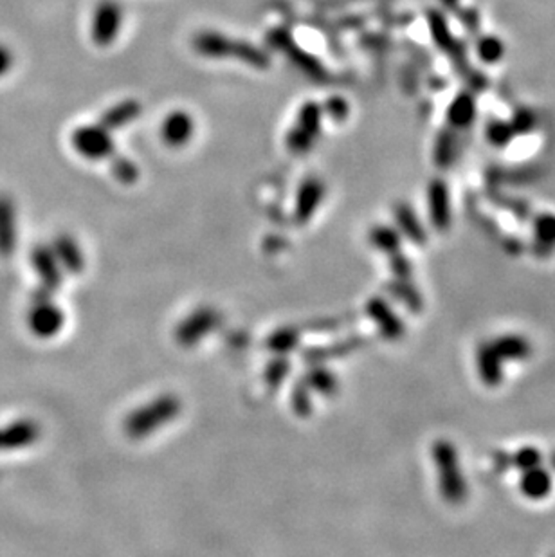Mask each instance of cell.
<instances>
[{
  "label": "cell",
  "instance_id": "6da1fadb",
  "mask_svg": "<svg viewBox=\"0 0 555 557\" xmlns=\"http://www.w3.org/2000/svg\"><path fill=\"white\" fill-rule=\"evenodd\" d=\"M193 49L206 58H237L256 69L269 67V55L256 46L242 40H233L217 31H201L193 39Z\"/></svg>",
  "mask_w": 555,
  "mask_h": 557
},
{
  "label": "cell",
  "instance_id": "7a4b0ae2",
  "mask_svg": "<svg viewBox=\"0 0 555 557\" xmlns=\"http://www.w3.org/2000/svg\"><path fill=\"white\" fill-rule=\"evenodd\" d=\"M433 462L438 469V481H440V492L443 499L451 505H460L467 498V481L461 474L460 462H458V451L449 440H436L433 444Z\"/></svg>",
  "mask_w": 555,
  "mask_h": 557
},
{
  "label": "cell",
  "instance_id": "3957f363",
  "mask_svg": "<svg viewBox=\"0 0 555 557\" xmlns=\"http://www.w3.org/2000/svg\"><path fill=\"white\" fill-rule=\"evenodd\" d=\"M321 118L323 109L314 102H309L300 109L296 123L285 138L287 148L292 154H305L312 148L316 138L321 134Z\"/></svg>",
  "mask_w": 555,
  "mask_h": 557
},
{
  "label": "cell",
  "instance_id": "277c9868",
  "mask_svg": "<svg viewBox=\"0 0 555 557\" xmlns=\"http://www.w3.org/2000/svg\"><path fill=\"white\" fill-rule=\"evenodd\" d=\"M71 143L75 150L89 161H102L114 154L112 136L102 125H84L76 129L71 136Z\"/></svg>",
  "mask_w": 555,
  "mask_h": 557
},
{
  "label": "cell",
  "instance_id": "5b68a950",
  "mask_svg": "<svg viewBox=\"0 0 555 557\" xmlns=\"http://www.w3.org/2000/svg\"><path fill=\"white\" fill-rule=\"evenodd\" d=\"M121 26H123V8L116 3V0H103V3L98 4L93 17V28H91L93 42L100 48L112 46L121 33Z\"/></svg>",
  "mask_w": 555,
  "mask_h": 557
},
{
  "label": "cell",
  "instance_id": "8992f818",
  "mask_svg": "<svg viewBox=\"0 0 555 557\" xmlns=\"http://www.w3.org/2000/svg\"><path fill=\"white\" fill-rule=\"evenodd\" d=\"M267 42L274 48V49H280L283 53H287V57L294 62L296 67H300L303 73H307L310 78L314 80H319L325 76V69L323 66L312 58L309 53L301 51L300 48L294 46L292 39L283 31V30H274L269 33L267 37Z\"/></svg>",
  "mask_w": 555,
  "mask_h": 557
},
{
  "label": "cell",
  "instance_id": "52a82bcc",
  "mask_svg": "<svg viewBox=\"0 0 555 557\" xmlns=\"http://www.w3.org/2000/svg\"><path fill=\"white\" fill-rule=\"evenodd\" d=\"M195 134V121L192 114L184 111H174L161 127V138L170 148L186 147Z\"/></svg>",
  "mask_w": 555,
  "mask_h": 557
},
{
  "label": "cell",
  "instance_id": "ba28073f",
  "mask_svg": "<svg viewBox=\"0 0 555 557\" xmlns=\"http://www.w3.org/2000/svg\"><path fill=\"white\" fill-rule=\"evenodd\" d=\"M490 346L501 361H526L532 355V345L524 336L505 334L496 337Z\"/></svg>",
  "mask_w": 555,
  "mask_h": 557
},
{
  "label": "cell",
  "instance_id": "9c48e42d",
  "mask_svg": "<svg viewBox=\"0 0 555 557\" xmlns=\"http://www.w3.org/2000/svg\"><path fill=\"white\" fill-rule=\"evenodd\" d=\"M476 366H478L479 379H481L488 388H496V386L501 382V379H503L501 359H499V355L494 352V348L490 346V343H483V345H479V348L476 350Z\"/></svg>",
  "mask_w": 555,
  "mask_h": 557
},
{
  "label": "cell",
  "instance_id": "30bf717a",
  "mask_svg": "<svg viewBox=\"0 0 555 557\" xmlns=\"http://www.w3.org/2000/svg\"><path fill=\"white\" fill-rule=\"evenodd\" d=\"M143 112V107L138 100H125L114 107H111L103 116L100 125L105 127L109 132L111 130H121L129 123L136 121Z\"/></svg>",
  "mask_w": 555,
  "mask_h": 557
},
{
  "label": "cell",
  "instance_id": "8fae6325",
  "mask_svg": "<svg viewBox=\"0 0 555 557\" xmlns=\"http://www.w3.org/2000/svg\"><path fill=\"white\" fill-rule=\"evenodd\" d=\"M325 195V183L319 177H309L301 183L296 201V215L300 219H307L318 208Z\"/></svg>",
  "mask_w": 555,
  "mask_h": 557
},
{
  "label": "cell",
  "instance_id": "7c38bea8",
  "mask_svg": "<svg viewBox=\"0 0 555 557\" xmlns=\"http://www.w3.org/2000/svg\"><path fill=\"white\" fill-rule=\"evenodd\" d=\"M521 490L530 499H542L551 492V476L542 467L524 471L521 478Z\"/></svg>",
  "mask_w": 555,
  "mask_h": 557
},
{
  "label": "cell",
  "instance_id": "4fadbf2b",
  "mask_svg": "<svg viewBox=\"0 0 555 557\" xmlns=\"http://www.w3.org/2000/svg\"><path fill=\"white\" fill-rule=\"evenodd\" d=\"M15 242V206L10 195L0 193V253L12 251Z\"/></svg>",
  "mask_w": 555,
  "mask_h": 557
},
{
  "label": "cell",
  "instance_id": "5bb4252c",
  "mask_svg": "<svg viewBox=\"0 0 555 557\" xmlns=\"http://www.w3.org/2000/svg\"><path fill=\"white\" fill-rule=\"evenodd\" d=\"M112 175L121 183V184H134L139 179V168L134 161L127 157H116L112 161Z\"/></svg>",
  "mask_w": 555,
  "mask_h": 557
},
{
  "label": "cell",
  "instance_id": "9a60e30c",
  "mask_svg": "<svg viewBox=\"0 0 555 557\" xmlns=\"http://www.w3.org/2000/svg\"><path fill=\"white\" fill-rule=\"evenodd\" d=\"M514 465H517L521 471H528L532 467L541 465V453L535 447H523L512 456Z\"/></svg>",
  "mask_w": 555,
  "mask_h": 557
},
{
  "label": "cell",
  "instance_id": "2e32d148",
  "mask_svg": "<svg viewBox=\"0 0 555 557\" xmlns=\"http://www.w3.org/2000/svg\"><path fill=\"white\" fill-rule=\"evenodd\" d=\"M323 114H328L332 120L336 121H341L348 116V103L341 98H332L327 102L325 105V112Z\"/></svg>",
  "mask_w": 555,
  "mask_h": 557
},
{
  "label": "cell",
  "instance_id": "e0dca14e",
  "mask_svg": "<svg viewBox=\"0 0 555 557\" xmlns=\"http://www.w3.org/2000/svg\"><path fill=\"white\" fill-rule=\"evenodd\" d=\"M13 62H15V57H13L12 49L4 44H0V78L6 76L12 71Z\"/></svg>",
  "mask_w": 555,
  "mask_h": 557
},
{
  "label": "cell",
  "instance_id": "ac0fdd59",
  "mask_svg": "<svg viewBox=\"0 0 555 557\" xmlns=\"http://www.w3.org/2000/svg\"><path fill=\"white\" fill-rule=\"evenodd\" d=\"M551 465H553V469H555V453L551 454Z\"/></svg>",
  "mask_w": 555,
  "mask_h": 557
}]
</instances>
